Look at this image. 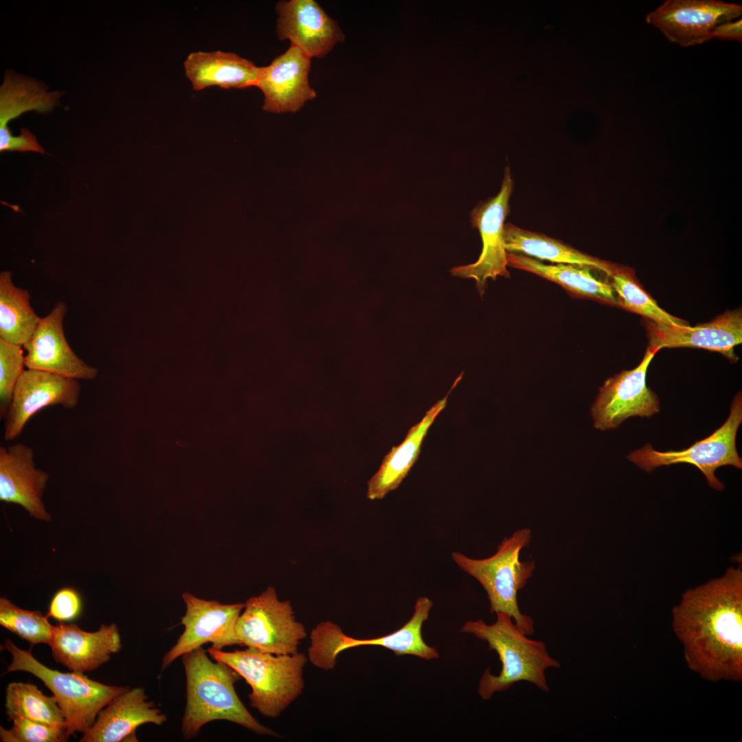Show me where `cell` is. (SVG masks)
Wrapping results in <instances>:
<instances>
[{"mask_svg": "<svg viewBox=\"0 0 742 742\" xmlns=\"http://www.w3.org/2000/svg\"><path fill=\"white\" fill-rule=\"evenodd\" d=\"M688 668L710 682L742 679V569L686 591L672 610Z\"/></svg>", "mask_w": 742, "mask_h": 742, "instance_id": "1", "label": "cell"}, {"mask_svg": "<svg viewBox=\"0 0 742 742\" xmlns=\"http://www.w3.org/2000/svg\"><path fill=\"white\" fill-rule=\"evenodd\" d=\"M186 678V703L181 731L185 739L194 738L201 728L225 720L260 735L277 736L257 721L239 699L234 684L239 675L225 663L212 661L203 647L182 656Z\"/></svg>", "mask_w": 742, "mask_h": 742, "instance_id": "2", "label": "cell"}, {"mask_svg": "<svg viewBox=\"0 0 742 742\" xmlns=\"http://www.w3.org/2000/svg\"><path fill=\"white\" fill-rule=\"evenodd\" d=\"M492 625L484 621H468L461 631L486 641L491 650L498 654L502 663L500 673H491L487 668L478 684V693L484 700L495 693L508 690L519 682H528L539 689L549 691L546 671L559 668V662L552 657L544 642L528 638L515 625L510 615L497 612Z\"/></svg>", "mask_w": 742, "mask_h": 742, "instance_id": "3", "label": "cell"}, {"mask_svg": "<svg viewBox=\"0 0 742 742\" xmlns=\"http://www.w3.org/2000/svg\"><path fill=\"white\" fill-rule=\"evenodd\" d=\"M207 651L245 679L251 688L250 706L266 717L280 716L303 692L308 660L303 653L275 655L249 647L227 652L212 647Z\"/></svg>", "mask_w": 742, "mask_h": 742, "instance_id": "4", "label": "cell"}, {"mask_svg": "<svg viewBox=\"0 0 742 742\" xmlns=\"http://www.w3.org/2000/svg\"><path fill=\"white\" fill-rule=\"evenodd\" d=\"M531 539V530L522 528L505 538L492 556L482 559L468 557L459 552L451 558L463 571L474 577L486 591L491 613L504 612L527 636L535 631L532 618L521 612L517 594L531 577L535 568L533 561H519L521 550Z\"/></svg>", "mask_w": 742, "mask_h": 742, "instance_id": "5", "label": "cell"}, {"mask_svg": "<svg viewBox=\"0 0 742 742\" xmlns=\"http://www.w3.org/2000/svg\"><path fill=\"white\" fill-rule=\"evenodd\" d=\"M12 655L5 673L25 671L41 680L56 697L63 711L69 734H85L92 727L100 712L128 686L104 684L91 679L83 673H63L51 669L37 660L31 650L19 648L10 639L5 641Z\"/></svg>", "mask_w": 742, "mask_h": 742, "instance_id": "6", "label": "cell"}, {"mask_svg": "<svg viewBox=\"0 0 742 742\" xmlns=\"http://www.w3.org/2000/svg\"><path fill=\"white\" fill-rule=\"evenodd\" d=\"M741 423L742 396L739 392L732 400L727 420L707 438L680 451H656L647 444L631 452L627 458L647 472L662 466L679 463L693 464L704 474L712 488L722 491L723 484L716 477L715 471L726 465L742 469V460L736 447L737 434Z\"/></svg>", "mask_w": 742, "mask_h": 742, "instance_id": "7", "label": "cell"}, {"mask_svg": "<svg viewBox=\"0 0 742 742\" xmlns=\"http://www.w3.org/2000/svg\"><path fill=\"white\" fill-rule=\"evenodd\" d=\"M235 631L240 645L275 655L297 653L301 641L306 637L305 627L296 620L291 602L279 600L272 586L247 600Z\"/></svg>", "mask_w": 742, "mask_h": 742, "instance_id": "8", "label": "cell"}, {"mask_svg": "<svg viewBox=\"0 0 742 742\" xmlns=\"http://www.w3.org/2000/svg\"><path fill=\"white\" fill-rule=\"evenodd\" d=\"M658 351L648 346L638 366L605 381L591 408L595 428L613 429L630 417L650 418L660 412L657 396L647 385L649 366Z\"/></svg>", "mask_w": 742, "mask_h": 742, "instance_id": "9", "label": "cell"}, {"mask_svg": "<svg viewBox=\"0 0 742 742\" xmlns=\"http://www.w3.org/2000/svg\"><path fill=\"white\" fill-rule=\"evenodd\" d=\"M513 188V180L508 168L499 193L481 202L471 214L472 226L480 232L482 249L474 263L453 268L454 276L475 280L479 292L482 294L488 278L509 277L507 270V251L505 247L504 221L509 212V199Z\"/></svg>", "mask_w": 742, "mask_h": 742, "instance_id": "10", "label": "cell"}, {"mask_svg": "<svg viewBox=\"0 0 742 742\" xmlns=\"http://www.w3.org/2000/svg\"><path fill=\"white\" fill-rule=\"evenodd\" d=\"M182 598L186 612L181 618V625L184 629L164 655L162 670L178 657L202 647L205 643H211L212 647L218 650L240 645L235 626L245 603L223 604L218 600L199 598L187 592L182 594Z\"/></svg>", "mask_w": 742, "mask_h": 742, "instance_id": "11", "label": "cell"}, {"mask_svg": "<svg viewBox=\"0 0 742 742\" xmlns=\"http://www.w3.org/2000/svg\"><path fill=\"white\" fill-rule=\"evenodd\" d=\"M742 6L718 0H667L646 16L669 41L687 47L712 39L718 25L741 16Z\"/></svg>", "mask_w": 742, "mask_h": 742, "instance_id": "12", "label": "cell"}, {"mask_svg": "<svg viewBox=\"0 0 742 742\" xmlns=\"http://www.w3.org/2000/svg\"><path fill=\"white\" fill-rule=\"evenodd\" d=\"M80 392L77 379L25 369L14 387L5 417L3 439L10 441L19 436L31 417L45 407L58 405L74 409Z\"/></svg>", "mask_w": 742, "mask_h": 742, "instance_id": "13", "label": "cell"}, {"mask_svg": "<svg viewBox=\"0 0 742 742\" xmlns=\"http://www.w3.org/2000/svg\"><path fill=\"white\" fill-rule=\"evenodd\" d=\"M67 311L66 304L58 302L41 319L31 338L23 346L26 350L25 367L77 380H93L98 370L79 358L65 338L63 320Z\"/></svg>", "mask_w": 742, "mask_h": 742, "instance_id": "14", "label": "cell"}, {"mask_svg": "<svg viewBox=\"0 0 742 742\" xmlns=\"http://www.w3.org/2000/svg\"><path fill=\"white\" fill-rule=\"evenodd\" d=\"M311 59L291 45L270 65L260 67L256 87L265 97L263 110L275 113H295L316 97L308 82Z\"/></svg>", "mask_w": 742, "mask_h": 742, "instance_id": "15", "label": "cell"}, {"mask_svg": "<svg viewBox=\"0 0 742 742\" xmlns=\"http://www.w3.org/2000/svg\"><path fill=\"white\" fill-rule=\"evenodd\" d=\"M644 325L651 348H701L720 352L732 362L738 360L734 348L742 342L741 310L726 311L695 326L658 324L649 320Z\"/></svg>", "mask_w": 742, "mask_h": 742, "instance_id": "16", "label": "cell"}, {"mask_svg": "<svg viewBox=\"0 0 742 742\" xmlns=\"http://www.w3.org/2000/svg\"><path fill=\"white\" fill-rule=\"evenodd\" d=\"M276 11L279 39L289 40L311 58L324 57L344 40L337 23L314 0L280 1Z\"/></svg>", "mask_w": 742, "mask_h": 742, "instance_id": "17", "label": "cell"}, {"mask_svg": "<svg viewBox=\"0 0 742 742\" xmlns=\"http://www.w3.org/2000/svg\"><path fill=\"white\" fill-rule=\"evenodd\" d=\"M54 660L69 671L85 673L97 669L119 652L122 642L115 623L102 624L94 632L82 630L74 623L54 626L49 645Z\"/></svg>", "mask_w": 742, "mask_h": 742, "instance_id": "18", "label": "cell"}, {"mask_svg": "<svg viewBox=\"0 0 742 742\" xmlns=\"http://www.w3.org/2000/svg\"><path fill=\"white\" fill-rule=\"evenodd\" d=\"M49 475L36 467L33 449L23 443L0 447V500L23 506L35 518L48 521L42 500Z\"/></svg>", "mask_w": 742, "mask_h": 742, "instance_id": "19", "label": "cell"}, {"mask_svg": "<svg viewBox=\"0 0 742 742\" xmlns=\"http://www.w3.org/2000/svg\"><path fill=\"white\" fill-rule=\"evenodd\" d=\"M167 719V716L149 700L143 688H128L100 712L80 742H120L126 739L137 741L135 731L139 726H161Z\"/></svg>", "mask_w": 742, "mask_h": 742, "instance_id": "20", "label": "cell"}, {"mask_svg": "<svg viewBox=\"0 0 742 742\" xmlns=\"http://www.w3.org/2000/svg\"><path fill=\"white\" fill-rule=\"evenodd\" d=\"M462 377V374L455 380L446 396L432 405L421 420L409 429L403 441L392 447L385 456L379 470L368 482V499H381L399 486L418 459L429 427L445 407L449 394Z\"/></svg>", "mask_w": 742, "mask_h": 742, "instance_id": "21", "label": "cell"}, {"mask_svg": "<svg viewBox=\"0 0 742 742\" xmlns=\"http://www.w3.org/2000/svg\"><path fill=\"white\" fill-rule=\"evenodd\" d=\"M184 69L196 91L214 86L224 89L256 87L260 71L251 61L222 51L192 52L184 62Z\"/></svg>", "mask_w": 742, "mask_h": 742, "instance_id": "22", "label": "cell"}, {"mask_svg": "<svg viewBox=\"0 0 742 742\" xmlns=\"http://www.w3.org/2000/svg\"><path fill=\"white\" fill-rule=\"evenodd\" d=\"M504 237L508 253L523 254L553 263L586 267L611 276L614 269L610 265L589 256L563 242L537 232L521 229L512 223L504 224Z\"/></svg>", "mask_w": 742, "mask_h": 742, "instance_id": "23", "label": "cell"}, {"mask_svg": "<svg viewBox=\"0 0 742 742\" xmlns=\"http://www.w3.org/2000/svg\"><path fill=\"white\" fill-rule=\"evenodd\" d=\"M508 266L533 273L552 281L570 292L618 305L610 284L597 279L591 268L572 265H547L533 258L507 252Z\"/></svg>", "mask_w": 742, "mask_h": 742, "instance_id": "24", "label": "cell"}, {"mask_svg": "<svg viewBox=\"0 0 742 742\" xmlns=\"http://www.w3.org/2000/svg\"><path fill=\"white\" fill-rule=\"evenodd\" d=\"M41 317L30 304L27 290L14 285L12 273H0V339L23 346L31 338Z\"/></svg>", "mask_w": 742, "mask_h": 742, "instance_id": "25", "label": "cell"}, {"mask_svg": "<svg viewBox=\"0 0 742 742\" xmlns=\"http://www.w3.org/2000/svg\"><path fill=\"white\" fill-rule=\"evenodd\" d=\"M60 95L59 91L48 92L41 82L8 71L0 88V129L9 128L8 123L25 112H51Z\"/></svg>", "mask_w": 742, "mask_h": 742, "instance_id": "26", "label": "cell"}, {"mask_svg": "<svg viewBox=\"0 0 742 742\" xmlns=\"http://www.w3.org/2000/svg\"><path fill=\"white\" fill-rule=\"evenodd\" d=\"M5 707L9 721L20 717L67 730L65 716L56 697L43 694L34 684L10 683L5 689Z\"/></svg>", "mask_w": 742, "mask_h": 742, "instance_id": "27", "label": "cell"}, {"mask_svg": "<svg viewBox=\"0 0 742 742\" xmlns=\"http://www.w3.org/2000/svg\"><path fill=\"white\" fill-rule=\"evenodd\" d=\"M433 602L426 596L416 601L414 612L401 628L390 634L375 638L359 639L360 646H380L393 651L397 656L413 655L425 660L438 658L436 649L424 642L421 629L428 619Z\"/></svg>", "mask_w": 742, "mask_h": 742, "instance_id": "28", "label": "cell"}, {"mask_svg": "<svg viewBox=\"0 0 742 742\" xmlns=\"http://www.w3.org/2000/svg\"><path fill=\"white\" fill-rule=\"evenodd\" d=\"M610 284L618 298V305L641 315L647 320L658 324L683 326L687 323L660 308L657 302L627 272L614 269Z\"/></svg>", "mask_w": 742, "mask_h": 742, "instance_id": "29", "label": "cell"}, {"mask_svg": "<svg viewBox=\"0 0 742 742\" xmlns=\"http://www.w3.org/2000/svg\"><path fill=\"white\" fill-rule=\"evenodd\" d=\"M47 618L39 611L23 609L5 598H0V625L31 646L41 643L49 645L54 625Z\"/></svg>", "mask_w": 742, "mask_h": 742, "instance_id": "30", "label": "cell"}, {"mask_svg": "<svg viewBox=\"0 0 742 742\" xmlns=\"http://www.w3.org/2000/svg\"><path fill=\"white\" fill-rule=\"evenodd\" d=\"M22 346L0 339V417L5 418L14 387L25 371ZM26 368V367H25Z\"/></svg>", "mask_w": 742, "mask_h": 742, "instance_id": "31", "label": "cell"}, {"mask_svg": "<svg viewBox=\"0 0 742 742\" xmlns=\"http://www.w3.org/2000/svg\"><path fill=\"white\" fill-rule=\"evenodd\" d=\"M9 729L0 726L2 742H65L70 735L66 729L52 727L23 718H14Z\"/></svg>", "mask_w": 742, "mask_h": 742, "instance_id": "32", "label": "cell"}, {"mask_svg": "<svg viewBox=\"0 0 742 742\" xmlns=\"http://www.w3.org/2000/svg\"><path fill=\"white\" fill-rule=\"evenodd\" d=\"M82 607V599L78 592L71 587H63L52 598L47 616L60 622L71 621L80 616Z\"/></svg>", "mask_w": 742, "mask_h": 742, "instance_id": "33", "label": "cell"}, {"mask_svg": "<svg viewBox=\"0 0 742 742\" xmlns=\"http://www.w3.org/2000/svg\"><path fill=\"white\" fill-rule=\"evenodd\" d=\"M0 150L3 151H19V152H35L45 153V150L38 143L36 137L27 128H22L20 135H12L10 138L2 146Z\"/></svg>", "mask_w": 742, "mask_h": 742, "instance_id": "34", "label": "cell"}, {"mask_svg": "<svg viewBox=\"0 0 742 742\" xmlns=\"http://www.w3.org/2000/svg\"><path fill=\"white\" fill-rule=\"evenodd\" d=\"M742 21H728L716 26L712 33V38L723 41H742Z\"/></svg>", "mask_w": 742, "mask_h": 742, "instance_id": "35", "label": "cell"}]
</instances>
